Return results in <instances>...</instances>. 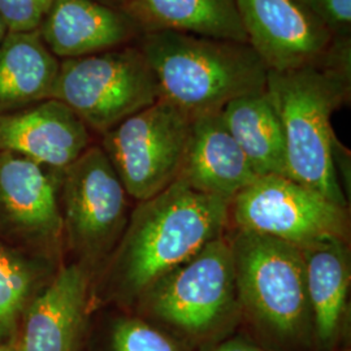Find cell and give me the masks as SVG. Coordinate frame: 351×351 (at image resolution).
<instances>
[{
  "label": "cell",
  "instance_id": "cell-1",
  "mask_svg": "<svg viewBox=\"0 0 351 351\" xmlns=\"http://www.w3.org/2000/svg\"><path fill=\"white\" fill-rule=\"evenodd\" d=\"M230 202L181 181L130 213L124 234L91 284V308L138 304L152 287L224 236Z\"/></svg>",
  "mask_w": 351,
  "mask_h": 351
},
{
  "label": "cell",
  "instance_id": "cell-2",
  "mask_svg": "<svg viewBox=\"0 0 351 351\" xmlns=\"http://www.w3.org/2000/svg\"><path fill=\"white\" fill-rule=\"evenodd\" d=\"M350 42L324 63L268 71L267 94L281 121L288 177L346 207L335 160L339 142L330 117L350 97Z\"/></svg>",
  "mask_w": 351,
  "mask_h": 351
},
{
  "label": "cell",
  "instance_id": "cell-3",
  "mask_svg": "<svg viewBox=\"0 0 351 351\" xmlns=\"http://www.w3.org/2000/svg\"><path fill=\"white\" fill-rule=\"evenodd\" d=\"M139 49L156 75L160 98L191 119L267 91L268 66L249 43L180 32H150Z\"/></svg>",
  "mask_w": 351,
  "mask_h": 351
},
{
  "label": "cell",
  "instance_id": "cell-4",
  "mask_svg": "<svg viewBox=\"0 0 351 351\" xmlns=\"http://www.w3.org/2000/svg\"><path fill=\"white\" fill-rule=\"evenodd\" d=\"M230 246L239 308L278 346H307L314 323L301 249L246 230H239Z\"/></svg>",
  "mask_w": 351,
  "mask_h": 351
},
{
  "label": "cell",
  "instance_id": "cell-5",
  "mask_svg": "<svg viewBox=\"0 0 351 351\" xmlns=\"http://www.w3.org/2000/svg\"><path fill=\"white\" fill-rule=\"evenodd\" d=\"M52 99L63 101L90 130L104 134L160 99V90L138 43L60 62Z\"/></svg>",
  "mask_w": 351,
  "mask_h": 351
},
{
  "label": "cell",
  "instance_id": "cell-6",
  "mask_svg": "<svg viewBox=\"0 0 351 351\" xmlns=\"http://www.w3.org/2000/svg\"><path fill=\"white\" fill-rule=\"evenodd\" d=\"M182 339L215 336L239 308L230 239L224 236L162 278L138 302Z\"/></svg>",
  "mask_w": 351,
  "mask_h": 351
},
{
  "label": "cell",
  "instance_id": "cell-7",
  "mask_svg": "<svg viewBox=\"0 0 351 351\" xmlns=\"http://www.w3.org/2000/svg\"><path fill=\"white\" fill-rule=\"evenodd\" d=\"M59 204L65 250L95 278L130 216L125 189L99 145H91L60 172Z\"/></svg>",
  "mask_w": 351,
  "mask_h": 351
},
{
  "label": "cell",
  "instance_id": "cell-8",
  "mask_svg": "<svg viewBox=\"0 0 351 351\" xmlns=\"http://www.w3.org/2000/svg\"><path fill=\"white\" fill-rule=\"evenodd\" d=\"M191 120L160 98L101 134L99 146L128 197L146 201L177 181Z\"/></svg>",
  "mask_w": 351,
  "mask_h": 351
},
{
  "label": "cell",
  "instance_id": "cell-9",
  "mask_svg": "<svg viewBox=\"0 0 351 351\" xmlns=\"http://www.w3.org/2000/svg\"><path fill=\"white\" fill-rule=\"evenodd\" d=\"M60 172L20 154L0 152V241L60 267L65 252Z\"/></svg>",
  "mask_w": 351,
  "mask_h": 351
},
{
  "label": "cell",
  "instance_id": "cell-10",
  "mask_svg": "<svg viewBox=\"0 0 351 351\" xmlns=\"http://www.w3.org/2000/svg\"><path fill=\"white\" fill-rule=\"evenodd\" d=\"M239 230L304 247L323 239H346V207L287 176H262L230 203Z\"/></svg>",
  "mask_w": 351,
  "mask_h": 351
},
{
  "label": "cell",
  "instance_id": "cell-11",
  "mask_svg": "<svg viewBox=\"0 0 351 351\" xmlns=\"http://www.w3.org/2000/svg\"><path fill=\"white\" fill-rule=\"evenodd\" d=\"M247 42L269 71L285 72L326 62L341 45L302 0H236Z\"/></svg>",
  "mask_w": 351,
  "mask_h": 351
},
{
  "label": "cell",
  "instance_id": "cell-12",
  "mask_svg": "<svg viewBox=\"0 0 351 351\" xmlns=\"http://www.w3.org/2000/svg\"><path fill=\"white\" fill-rule=\"evenodd\" d=\"M93 280L82 264H62L26 307L16 350L85 351Z\"/></svg>",
  "mask_w": 351,
  "mask_h": 351
},
{
  "label": "cell",
  "instance_id": "cell-13",
  "mask_svg": "<svg viewBox=\"0 0 351 351\" xmlns=\"http://www.w3.org/2000/svg\"><path fill=\"white\" fill-rule=\"evenodd\" d=\"M90 132L71 107L51 98L0 114V152L63 171L93 145Z\"/></svg>",
  "mask_w": 351,
  "mask_h": 351
},
{
  "label": "cell",
  "instance_id": "cell-14",
  "mask_svg": "<svg viewBox=\"0 0 351 351\" xmlns=\"http://www.w3.org/2000/svg\"><path fill=\"white\" fill-rule=\"evenodd\" d=\"M38 32L63 60L133 45L142 36L128 13L98 0H51Z\"/></svg>",
  "mask_w": 351,
  "mask_h": 351
},
{
  "label": "cell",
  "instance_id": "cell-15",
  "mask_svg": "<svg viewBox=\"0 0 351 351\" xmlns=\"http://www.w3.org/2000/svg\"><path fill=\"white\" fill-rule=\"evenodd\" d=\"M258 178L229 133L220 112L191 120L178 181L203 194L230 202Z\"/></svg>",
  "mask_w": 351,
  "mask_h": 351
},
{
  "label": "cell",
  "instance_id": "cell-16",
  "mask_svg": "<svg viewBox=\"0 0 351 351\" xmlns=\"http://www.w3.org/2000/svg\"><path fill=\"white\" fill-rule=\"evenodd\" d=\"M301 251L315 341L329 350L336 345L346 319L351 276L348 241L323 239Z\"/></svg>",
  "mask_w": 351,
  "mask_h": 351
},
{
  "label": "cell",
  "instance_id": "cell-17",
  "mask_svg": "<svg viewBox=\"0 0 351 351\" xmlns=\"http://www.w3.org/2000/svg\"><path fill=\"white\" fill-rule=\"evenodd\" d=\"M59 68L38 30L8 32L0 43V114L51 99Z\"/></svg>",
  "mask_w": 351,
  "mask_h": 351
},
{
  "label": "cell",
  "instance_id": "cell-18",
  "mask_svg": "<svg viewBox=\"0 0 351 351\" xmlns=\"http://www.w3.org/2000/svg\"><path fill=\"white\" fill-rule=\"evenodd\" d=\"M123 11L142 34L169 30L249 43L236 0H128Z\"/></svg>",
  "mask_w": 351,
  "mask_h": 351
},
{
  "label": "cell",
  "instance_id": "cell-19",
  "mask_svg": "<svg viewBox=\"0 0 351 351\" xmlns=\"http://www.w3.org/2000/svg\"><path fill=\"white\" fill-rule=\"evenodd\" d=\"M221 116L255 175H288L284 130L267 91L229 101Z\"/></svg>",
  "mask_w": 351,
  "mask_h": 351
},
{
  "label": "cell",
  "instance_id": "cell-20",
  "mask_svg": "<svg viewBox=\"0 0 351 351\" xmlns=\"http://www.w3.org/2000/svg\"><path fill=\"white\" fill-rule=\"evenodd\" d=\"M58 268L0 241V342H16L26 307L50 282Z\"/></svg>",
  "mask_w": 351,
  "mask_h": 351
},
{
  "label": "cell",
  "instance_id": "cell-21",
  "mask_svg": "<svg viewBox=\"0 0 351 351\" xmlns=\"http://www.w3.org/2000/svg\"><path fill=\"white\" fill-rule=\"evenodd\" d=\"M111 351H184L178 341L139 317H123L113 324Z\"/></svg>",
  "mask_w": 351,
  "mask_h": 351
},
{
  "label": "cell",
  "instance_id": "cell-22",
  "mask_svg": "<svg viewBox=\"0 0 351 351\" xmlns=\"http://www.w3.org/2000/svg\"><path fill=\"white\" fill-rule=\"evenodd\" d=\"M341 39H350L351 0H302Z\"/></svg>",
  "mask_w": 351,
  "mask_h": 351
},
{
  "label": "cell",
  "instance_id": "cell-23",
  "mask_svg": "<svg viewBox=\"0 0 351 351\" xmlns=\"http://www.w3.org/2000/svg\"><path fill=\"white\" fill-rule=\"evenodd\" d=\"M0 16L10 32L38 30L45 16L37 0H0Z\"/></svg>",
  "mask_w": 351,
  "mask_h": 351
},
{
  "label": "cell",
  "instance_id": "cell-24",
  "mask_svg": "<svg viewBox=\"0 0 351 351\" xmlns=\"http://www.w3.org/2000/svg\"><path fill=\"white\" fill-rule=\"evenodd\" d=\"M213 351H264L261 348L254 346L245 339H229L219 345Z\"/></svg>",
  "mask_w": 351,
  "mask_h": 351
},
{
  "label": "cell",
  "instance_id": "cell-25",
  "mask_svg": "<svg viewBox=\"0 0 351 351\" xmlns=\"http://www.w3.org/2000/svg\"><path fill=\"white\" fill-rule=\"evenodd\" d=\"M98 1H101L103 4H107L110 7H113V8H120V10H123L124 5L128 3V0H98Z\"/></svg>",
  "mask_w": 351,
  "mask_h": 351
},
{
  "label": "cell",
  "instance_id": "cell-26",
  "mask_svg": "<svg viewBox=\"0 0 351 351\" xmlns=\"http://www.w3.org/2000/svg\"><path fill=\"white\" fill-rule=\"evenodd\" d=\"M8 26H7V24L4 23V20H3V17L0 16V43L3 42V39L5 38V36L8 34Z\"/></svg>",
  "mask_w": 351,
  "mask_h": 351
},
{
  "label": "cell",
  "instance_id": "cell-27",
  "mask_svg": "<svg viewBox=\"0 0 351 351\" xmlns=\"http://www.w3.org/2000/svg\"><path fill=\"white\" fill-rule=\"evenodd\" d=\"M0 351H17L14 343H8V342H0Z\"/></svg>",
  "mask_w": 351,
  "mask_h": 351
},
{
  "label": "cell",
  "instance_id": "cell-28",
  "mask_svg": "<svg viewBox=\"0 0 351 351\" xmlns=\"http://www.w3.org/2000/svg\"><path fill=\"white\" fill-rule=\"evenodd\" d=\"M38 4L40 5V8L43 10V12H47L49 7H50L51 0H37Z\"/></svg>",
  "mask_w": 351,
  "mask_h": 351
}]
</instances>
